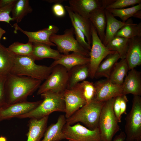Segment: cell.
Listing matches in <instances>:
<instances>
[{
    "instance_id": "obj_1",
    "label": "cell",
    "mask_w": 141,
    "mask_h": 141,
    "mask_svg": "<svg viewBox=\"0 0 141 141\" xmlns=\"http://www.w3.org/2000/svg\"><path fill=\"white\" fill-rule=\"evenodd\" d=\"M42 82L29 77L9 74L5 87L6 104L27 101L28 97L38 89Z\"/></svg>"
},
{
    "instance_id": "obj_2",
    "label": "cell",
    "mask_w": 141,
    "mask_h": 141,
    "mask_svg": "<svg viewBox=\"0 0 141 141\" xmlns=\"http://www.w3.org/2000/svg\"><path fill=\"white\" fill-rule=\"evenodd\" d=\"M42 102L37 107L29 112L17 116L22 119L26 118L40 119L49 116L55 111L65 112V105L62 93L47 91L42 93Z\"/></svg>"
},
{
    "instance_id": "obj_3",
    "label": "cell",
    "mask_w": 141,
    "mask_h": 141,
    "mask_svg": "<svg viewBox=\"0 0 141 141\" xmlns=\"http://www.w3.org/2000/svg\"><path fill=\"white\" fill-rule=\"evenodd\" d=\"M35 61L32 56L16 55L11 73L42 81L45 80L51 73L53 67L38 65Z\"/></svg>"
},
{
    "instance_id": "obj_4",
    "label": "cell",
    "mask_w": 141,
    "mask_h": 141,
    "mask_svg": "<svg viewBox=\"0 0 141 141\" xmlns=\"http://www.w3.org/2000/svg\"><path fill=\"white\" fill-rule=\"evenodd\" d=\"M104 102L93 99L66 119V124L71 125L80 122L90 130L95 129L98 127L101 112Z\"/></svg>"
},
{
    "instance_id": "obj_5",
    "label": "cell",
    "mask_w": 141,
    "mask_h": 141,
    "mask_svg": "<svg viewBox=\"0 0 141 141\" xmlns=\"http://www.w3.org/2000/svg\"><path fill=\"white\" fill-rule=\"evenodd\" d=\"M114 98L105 102L101 112L98 128L101 141H112L115 134L120 130L113 106Z\"/></svg>"
},
{
    "instance_id": "obj_6",
    "label": "cell",
    "mask_w": 141,
    "mask_h": 141,
    "mask_svg": "<svg viewBox=\"0 0 141 141\" xmlns=\"http://www.w3.org/2000/svg\"><path fill=\"white\" fill-rule=\"evenodd\" d=\"M125 119L126 141H141V97L133 96L130 111Z\"/></svg>"
},
{
    "instance_id": "obj_7",
    "label": "cell",
    "mask_w": 141,
    "mask_h": 141,
    "mask_svg": "<svg viewBox=\"0 0 141 141\" xmlns=\"http://www.w3.org/2000/svg\"><path fill=\"white\" fill-rule=\"evenodd\" d=\"M72 27L66 29L62 34H53L50 38V41L55 45L57 50L63 54H69L70 52H77L89 57L90 51L84 48L74 37Z\"/></svg>"
},
{
    "instance_id": "obj_8",
    "label": "cell",
    "mask_w": 141,
    "mask_h": 141,
    "mask_svg": "<svg viewBox=\"0 0 141 141\" xmlns=\"http://www.w3.org/2000/svg\"><path fill=\"white\" fill-rule=\"evenodd\" d=\"M52 67L50 74L38 89L37 95H40L47 91L62 93L67 89L68 79V71L60 65Z\"/></svg>"
},
{
    "instance_id": "obj_9",
    "label": "cell",
    "mask_w": 141,
    "mask_h": 141,
    "mask_svg": "<svg viewBox=\"0 0 141 141\" xmlns=\"http://www.w3.org/2000/svg\"><path fill=\"white\" fill-rule=\"evenodd\" d=\"M92 46L89 52V76L95 78L96 70L102 60L109 55L115 52L109 50L99 38L95 27L92 24Z\"/></svg>"
},
{
    "instance_id": "obj_10",
    "label": "cell",
    "mask_w": 141,
    "mask_h": 141,
    "mask_svg": "<svg viewBox=\"0 0 141 141\" xmlns=\"http://www.w3.org/2000/svg\"><path fill=\"white\" fill-rule=\"evenodd\" d=\"M62 132L65 139L70 141H101L98 127L91 130L79 123L73 126L66 123L63 127Z\"/></svg>"
},
{
    "instance_id": "obj_11",
    "label": "cell",
    "mask_w": 141,
    "mask_h": 141,
    "mask_svg": "<svg viewBox=\"0 0 141 141\" xmlns=\"http://www.w3.org/2000/svg\"><path fill=\"white\" fill-rule=\"evenodd\" d=\"M42 100L7 104L0 107V122L26 114L38 106Z\"/></svg>"
},
{
    "instance_id": "obj_12",
    "label": "cell",
    "mask_w": 141,
    "mask_h": 141,
    "mask_svg": "<svg viewBox=\"0 0 141 141\" xmlns=\"http://www.w3.org/2000/svg\"><path fill=\"white\" fill-rule=\"evenodd\" d=\"M65 105V117L67 119L86 104L82 92L77 84L73 88L66 89L63 93Z\"/></svg>"
},
{
    "instance_id": "obj_13",
    "label": "cell",
    "mask_w": 141,
    "mask_h": 141,
    "mask_svg": "<svg viewBox=\"0 0 141 141\" xmlns=\"http://www.w3.org/2000/svg\"><path fill=\"white\" fill-rule=\"evenodd\" d=\"M96 93L94 99L100 102H104L122 94V85L115 84L108 79L101 80L94 83Z\"/></svg>"
},
{
    "instance_id": "obj_14",
    "label": "cell",
    "mask_w": 141,
    "mask_h": 141,
    "mask_svg": "<svg viewBox=\"0 0 141 141\" xmlns=\"http://www.w3.org/2000/svg\"><path fill=\"white\" fill-rule=\"evenodd\" d=\"M114 0H70L69 7L74 12L89 19L93 11L103 6L106 7Z\"/></svg>"
},
{
    "instance_id": "obj_15",
    "label": "cell",
    "mask_w": 141,
    "mask_h": 141,
    "mask_svg": "<svg viewBox=\"0 0 141 141\" xmlns=\"http://www.w3.org/2000/svg\"><path fill=\"white\" fill-rule=\"evenodd\" d=\"M15 28L14 32L19 31L25 34L28 37V42L32 43H40L55 46L54 44L50 40V38L53 34H56L59 30L58 27L54 25H49L46 28L35 32L24 30L19 27L16 24L13 25Z\"/></svg>"
},
{
    "instance_id": "obj_16",
    "label": "cell",
    "mask_w": 141,
    "mask_h": 141,
    "mask_svg": "<svg viewBox=\"0 0 141 141\" xmlns=\"http://www.w3.org/2000/svg\"><path fill=\"white\" fill-rule=\"evenodd\" d=\"M122 84V94L141 95V74L135 68L129 70Z\"/></svg>"
},
{
    "instance_id": "obj_17",
    "label": "cell",
    "mask_w": 141,
    "mask_h": 141,
    "mask_svg": "<svg viewBox=\"0 0 141 141\" xmlns=\"http://www.w3.org/2000/svg\"><path fill=\"white\" fill-rule=\"evenodd\" d=\"M129 40L125 59L130 70L141 64V37H134Z\"/></svg>"
},
{
    "instance_id": "obj_18",
    "label": "cell",
    "mask_w": 141,
    "mask_h": 141,
    "mask_svg": "<svg viewBox=\"0 0 141 141\" xmlns=\"http://www.w3.org/2000/svg\"><path fill=\"white\" fill-rule=\"evenodd\" d=\"M89 57L80 54L73 52L68 54H62L58 59L54 60L50 66L52 67L58 65L64 67L68 71L75 66L89 63Z\"/></svg>"
},
{
    "instance_id": "obj_19",
    "label": "cell",
    "mask_w": 141,
    "mask_h": 141,
    "mask_svg": "<svg viewBox=\"0 0 141 141\" xmlns=\"http://www.w3.org/2000/svg\"><path fill=\"white\" fill-rule=\"evenodd\" d=\"M48 117L47 116L40 119H30L27 125V141H41L46 128Z\"/></svg>"
},
{
    "instance_id": "obj_20",
    "label": "cell",
    "mask_w": 141,
    "mask_h": 141,
    "mask_svg": "<svg viewBox=\"0 0 141 141\" xmlns=\"http://www.w3.org/2000/svg\"><path fill=\"white\" fill-rule=\"evenodd\" d=\"M106 6H103L95 10L90 13L89 17L103 43L104 39L106 25Z\"/></svg>"
},
{
    "instance_id": "obj_21",
    "label": "cell",
    "mask_w": 141,
    "mask_h": 141,
    "mask_svg": "<svg viewBox=\"0 0 141 141\" xmlns=\"http://www.w3.org/2000/svg\"><path fill=\"white\" fill-rule=\"evenodd\" d=\"M64 8L68 14L71 22L83 33L87 42L91 45L92 43V24L89 19L84 18L74 12L69 6L65 5Z\"/></svg>"
},
{
    "instance_id": "obj_22",
    "label": "cell",
    "mask_w": 141,
    "mask_h": 141,
    "mask_svg": "<svg viewBox=\"0 0 141 141\" xmlns=\"http://www.w3.org/2000/svg\"><path fill=\"white\" fill-rule=\"evenodd\" d=\"M66 123L65 116L60 115L56 123L51 124L46 128L41 141H60L65 139L62 129Z\"/></svg>"
},
{
    "instance_id": "obj_23",
    "label": "cell",
    "mask_w": 141,
    "mask_h": 141,
    "mask_svg": "<svg viewBox=\"0 0 141 141\" xmlns=\"http://www.w3.org/2000/svg\"><path fill=\"white\" fill-rule=\"evenodd\" d=\"M106 25L105 36L103 42L105 46L107 44L114 38L118 31L128 22L129 19L125 22L117 19L107 10H105Z\"/></svg>"
},
{
    "instance_id": "obj_24",
    "label": "cell",
    "mask_w": 141,
    "mask_h": 141,
    "mask_svg": "<svg viewBox=\"0 0 141 141\" xmlns=\"http://www.w3.org/2000/svg\"><path fill=\"white\" fill-rule=\"evenodd\" d=\"M33 44L32 56L35 61L46 58L56 60L59 58L62 55L57 50L51 48L49 45L37 43H33Z\"/></svg>"
},
{
    "instance_id": "obj_25",
    "label": "cell",
    "mask_w": 141,
    "mask_h": 141,
    "mask_svg": "<svg viewBox=\"0 0 141 141\" xmlns=\"http://www.w3.org/2000/svg\"><path fill=\"white\" fill-rule=\"evenodd\" d=\"M89 63L74 67L68 71V79L67 89H70L89 76Z\"/></svg>"
},
{
    "instance_id": "obj_26",
    "label": "cell",
    "mask_w": 141,
    "mask_h": 141,
    "mask_svg": "<svg viewBox=\"0 0 141 141\" xmlns=\"http://www.w3.org/2000/svg\"><path fill=\"white\" fill-rule=\"evenodd\" d=\"M105 58L97 68L95 78L105 77L109 79L114 66L120 57L118 53L115 52L109 55Z\"/></svg>"
},
{
    "instance_id": "obj_27",
    "label": "cell",
    "mask_w": 141,
    "mask_h": 141,
    "mask_svg": "<svg viewBox=\"0 0 141 141\" xmlns=\"http://www.w3.org/2000/svg\"><path fill=\"white\" fill-rule=\"evenodd\" d=\"M16 55L0 43V74L7 76L11 73Z\"/></svg>"
},
{
    "instance_id": "obj_28",
    "label": "cell",
    "mask_w": 141,
    "mask_h": 141,
    "mask_svg": "<svg viewBox=\"0 0 141 141\" xmlns=\"http://www.w3.org/2000/svg\"><path fill=\"white\" fill-rule=\"evenodd\" d=\"M128 70L126 59H121L115 64L108 79L113 84L122 85Z\"/></svg>"
},
{
    "instance_id": "obj_29",
    "label": "cell",
    "mask_w": 141,
    "mask_h": 141,
    "mask_svg": "<svg viewBox=\"0 0 141 141\" xmlns=\"http://www.w3.org/2000/svg\"><path fill=\"white\" fill-rule=\"evenodd\" d=\"M106 10L115 17L120 18L123 22H125L131 17L141 19V3L128 8Z\"/></svg>"
},
{
    "instance_id": "obj_30",
    "label": "cell",
    "mask_w": 141,
    "mask_h": 141,
    "mask_svg": "<svg viewBox=\"0 0 141 141\" xmlns=\"http://www.w3.org/2000/svg\"><path fill=\"white\" fill-rule=\"evenodd\" d=\"M33 9L28 0H16L14 4L11 12L13 21L18 23L28 14L32 12Z\"/></svg>"
},
{
    "instance_id": "obj_31",
    "label": "cell",
    "mask_w": 141,
    "mask_h": 141,
    "mask_svg": "<svg viewBox=\"0 0 141 141\" xmlns=\"http://www.w3.org/2000/svg\"><path fill=\"white\" fill-rule=\"evenodd\" d=\"M129 39L115 37L105 46L109 50L117 52L121 59H125L129 44Z\"/></svg>"
},
{
    "instance_id": "obj_32",
    "label": "cell",
    "mask_w": 141,
    "mask_h": 141,
    "mask_svg": "<svg viewBox=\"0 0 141 141\" xmlns=\"http://www.w3.org/2000/svg\"><path fill=\"white\" fill-rule=\"evenodd\" d=\"M115 37L128 39L136 37H141V22L133 23L132 19H129L128 22L118 31Z\"/></svg>"
},
{
    "instance_id": "obj_33",
    "label": "cell",
    "mask_w": 141,
    "mask_h": 141,
    "mask_svg": "<svg viewBox=\"0 0 141 141\" xmlns=\"http://www.w3.org/2000/svg\"><path fill=\"white\" fill-rule=\"evenodd\" d=\"M8 48L16 56H32L33 44L28 41L25 44L17 42L13 43Z\"/></svg>"
},
{
    "instance_id": "obj_34",
    "label": "cell",
    "mask_w": 141,
    "mask_h": 141,
    "mask_svg": "<svg viewBox=\"0 0 141 141\" xmlns=\"http://www.w3.org/2000/svg\"><path fill=\"white\" fill-rule=\"evenodd\" d=\"M77 84L86 101V104L90 103L94 99L96 93L94 83L85 80Z\"/></svg>"
},
{
    "instance_id": "obj_35",
    "label": "cell",
    "mask_w": 141,
    "mask_h": 141,
    "mask_svg": "<svg viewBox=\"0 0 141 141\" xmlns=\"http://www.w3.org/2000/svg\"><path fill=\"white\" fill-rule=\"evenodd\" d=\"M140 3L141 0H115L113 2L108 5L105 9H123Z\"/></svg>"
},
{
    "instance_id": "obj_36",
    "label": "cell",
    "mask_w": 141,
    "mask_h": 141,
    "mask_svg": "<svg viewBox=\"0 0 141 141\" xmlns=\"http://www.w3.org/2000/svg\"><path fill=\"white\" fill-rule=\"evenodd\" d=\"M74 30L76 39L78 43L84 48L90 51L91 46L85 40V36L83 33L72 22H71Z\"/></svg>"
},
{
    "instance_id": "obj_37",
    "label": "cell",
    "mask_w": 141,
    "mask_h": 141,
    "mask_svg": "<svg viewBox=\"0 0 141 141\" xmlns=\"http://www.w3.org/2000/svg\"><path fill=\"white\" fill-rule=\"evenodd\" d=\"M14 4L0 8V22L10 24V21H13V19L10 16V14Z\"/></svg>"
},
{
    "instance_id": "obj_38",
    "label": "cell",
    "mask_w": 141,
    "mask_h": 141,
    "mask_svg": "<svg viewBox=\"0 0 141 141\" xmlns=\"http://www.w3.org/2000/svg\"><path fill=\"white\" fill-rule=\"evenodd\" d=\"M7 77L0 74V107L6 104L5 87Z\"/></svg>"
},
{
    "instance_id": "obj_39",
    "label": "cell",
    "mask_w": 141,
    "mask_h": 141,
    "mask_svg": "<svg viewBox=\"0 0 141 141\" xmlns=\"http://www.w3.org/2000/svg\"><path fill=\"white\" fill-rule=\"evenodd\" d=\"M52 9L54 14L57 17H62L65 15V9L60 3L55 4L52 6Z\"/></svg>"
},
{
    "instance_id": "obj_40",
    "label": "cell",
    "mask_w": 141,
    "mask_h": 141,
    "mask_svg": "<svg viewBox=\"0 0 141 141\" xmlns=\"http://www.w3.org/2000/svg\"><path fill=\"white\" fill-rule=\"evenodd\" d=\"M121 95L118 96L115 98L113 106L114 111L119 122H121V118L120 116V103Z\"/></svg>"
},
{
    "instance_id": "obj_41",
    "label": "cell",
    "mask_w": 141,
    "mask_h": 141,
    "mask_svg": "<svg viewBox=\"0 0 141 141\" xmlns=\"http://www.w3.org/2000/svg\"><path fill=\"white\" fill-rule=\"evenodd\" d=\"M128 101V100L126 95H122L121 96L120 116L121 118L122 115L123 114H127L126 112V106L127 104Z\"/></svg>"
},
{
    "instance_id": "obj_42",
    "label": "cell",
    "mask_w": 141,
    "mask_h": 141,
    "mask_svg": "<svg viewBox=\"0 0 141 141\" xmlns=\"http://www.w3.org/2000/svg\"><path fill=\"white\" fill-rule=\"evenodd\" d=\"M16 0H0V8H2L14 4Z\"/></svg>"
},
{
    "instance_id": "obj_43",
    "label": "cell",
    "mask_w": 141,
    "mask_h": 141,
    "mask_svg": "<svg viewBox=\"0 0 141 141\" xmlns=\"http://www.w3.org/2000/svg\"><path fill=\"white\" fill-rule=\"evenodd\" d=\"M126 136L124 132L121 131L120 134L116 136L113 141H124L126 139Z\"/></svg>"
},
{
    "instance_id": "obj_44",
    "label": "cell",
    "mask_w": 141,
    "mask_h": 141,
    "mask_svg": "<svg viewBox=\"0 0 141 141\" xmlns=\"http://www.w3.org/2000/svg\"><path fill=\"white\" fill-rule=\"evenodd\" d=\"M64 0H47V1L50 3H54L55 4L57 3H60L63 2Z\"/></svg>"
},
{
    "instance_id": "obj_45",
    "label": "cell",
    "mask_w": 141,
    "mask_h": 141,
    "mask_svg": "<svg viewBox=\"0 0 141 141\" xmlns=\"http://www.w3.org/2000/svg\"><path fill=\"white\" fill-rule=\"evenodd\" d=\"M5 33V31L0 27V40L2 36Z\"/></svg>"
},
{
    "instance_id": "obj_46",
    "label": "cell",
    "mask_w": 141,
    "mask_h": 141,
    "mask_svg": "<svg viewBox=\"0 0 141 141\" xmlns=\"http://www.w3.org/2000/svg\"><path fill=\"white\" fill-rule=\"evenodd\" d=\"M0 141H7V139L5 137L1 136H0Z\"/></svg>"
},
{
    "instance_id": "obj_47",
    "label": "cell",
    "mask_w": 141,
    "mask_h": 141,
    "mask_svg": "<svg viewBox=\"0 0 141 141\" xmlns=\"http://www.w3.org/2000/svg\"><path fill=\"white\" fill-rule=\"evenodd\" d=\"M69 141V140H68V141Z\"/></svg>"
}]
</instances>
